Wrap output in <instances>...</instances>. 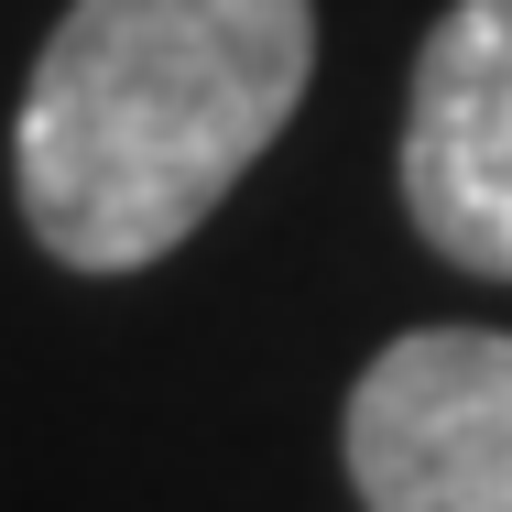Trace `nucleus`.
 Masks as SVG:
<instances>
[{
  "label": "nucleus",
  "mask_w": 512,
  "mask_h": 512,
  "mask_svg": "<svg viewBox=\"0 0 512 512\" xmlns=\"http://www.w3.org/2000/svg\"><path fill=\"white\" fill-rule=\"evenodd\" d=\"M316 77L306 0H77L22 88V218L77 273L164 262Z\"/></svg>",
  "instance_id": "f257e3e1"
},
{
  "label": "nucleus",
  "mask_w": 512,
  "mask_h": 512,
  "mask_svg": "<svg viewBox=\"0 0 512 512\" xmlns=\"http://www.w3.org/2000/svg\"><path fill=\"white\" fill-rule=\"evenodd\" d=\"M349 480L371 512H512V338H393L349 393Z\"/></svg>",
  "instance_id": "f03ea898"
},
{
  "label": "nucleus",
  "mask_w": 512,
  "mask_h": 512,
  "mask_svg": "<svg viewBox=\"0 0 512 512\" xmlns=\"http://www.w3.org/2000/svg\"><path fill=\"white\" fill-rule=\"evenodd\" d=\"M404 207L458 273H512V0H458L404 109Z\"/></svg>",
  "instance_id": "7ed1b4c3"
}]
</instances>
